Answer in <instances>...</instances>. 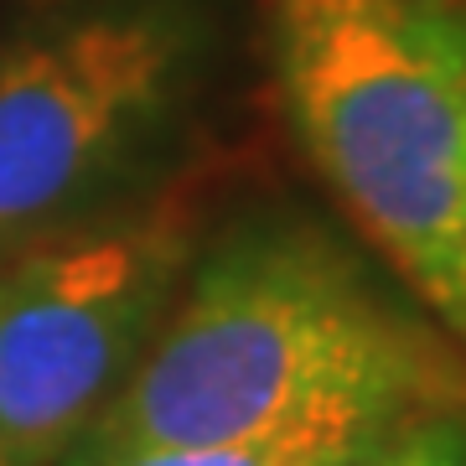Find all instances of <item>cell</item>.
<instances>
[{"instance_id":"3957f363","label":"cell","mask_w":466,"mask_h":466,"mask_svg":"<svg viewBox=\"0 0 466 466\" xmlns=\"http://www.w3.org/2000/svg\"><path fill=\"white\" fill-rule=\"evenodd\" d=\"M202 26L177 0H104L0 47V265L125 208L177 135Z\"/></svg>"},{"instance_id":"8992f818","label":"cell","mask_w":466,"mask_h":466,"mask_svg":"<svg viewBox=\"0 0 466 466\" xmlns=\"http://www.w3.org/2000/svg\"><path fill=\"white\" fill-rule=\"evenodd\" d=\"M348 466H466V410L404 420Z\"/></svg>"},{"instance_id":"277c9868","label":"cell","mask_w":466,"mask_h":466,"mask_svg":"<svg viewBox=\"0 0 466 466\" xmlns=\"http://www.w3.org/2000/svg\"><path fill=\"white\" fill-rule=\"evenodd\" d=\"M198 254L182 208H119L0 265V466H63Z\"/></svg>"},{"instance_id":"5b68a950","label":"cell","mask_w":466,"mask_h":466,"mask_svg":"<svg viewBox=\"0 0 466 466\" xmlns=\"http://www.w3.org/2000/svg\"><path fill=\"white\" fill-rule=\"evenodd\" d=\"M389 431L394 425H296V431L135 451V456H119L109 466H348Z\"/></svg>"},{"instance_id":"7a4b0ae2","label":"cell","mask_w":466,"mask_h":466,"mask_svg":"<svg viewBox=\"0 0 466 466\" xmlns=\"http://www.w3.org/2000/svg\"><path fill=\"white\" fill-rule=\"evenodd\" d=\"M296 146L368 254L466 348V11L265 0Z\"/></svg>"},{"instance_id":"6da1fadb","label":"cell","mask_w":466,"mask_h":466,"mask_svg":"<svg viewBox=\"0 0 466 466\" xmlns=\"http://www.w3.org/2000/svg\"><path fill=\"white\" fill-rule=\"evenodd\" d=\"M435 410H466V348L332 228L254 213L192 254L135 373L63 466Z\"/></svg>"}]
</instances>
